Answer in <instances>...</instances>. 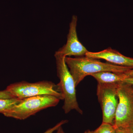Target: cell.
Here are the masks:
<instances>
[{
  "instance_id": "9c48e42d",
  "label": "cell",
  "mask_w": 133,
  "mask_h": 133,
  "mask_svg": "<svg viewBox=\"0 0 133 133\" xmlns=\"http://www.w3.org/2000/svg\"><path fill=\"white\" fill-rule=\"evenodd\" d=\"M123 73L101 72L91 74V76L96 79L98 83H119L122 82L125 79Z\"/></svg>"
},
{
  "instance_id": "ffe728a7",
  "label": "cell",
  "mask_w": 133,
  "mask_h": 133,
  "mask_svg": "<svg viewBox=\"0 0 133 133\" xmlns=\"http://www.w3.org/2000/svg\"><path fill=\"white\" fill-rule=\"evenodd\" d=\"M132 85V88H133V85Z\"/></svg>"
},
{
  "instance_id": "8fae6325",
  "label": "cell",
  "mask_w": 133,
  "mask_h": 133,
  "mask_svg": "<svg viewBox=\"0 0 133 133\" xmlns=\"http://www.w3.org/2000/svg\"><path fill=\"white\" fill-rule=\"evenodd\" d=\"M92 133H116V129L113 125L108 123H103Z\"/></svg>"
},
{
  "instance_id": "3957f363",
  "label": "cell",
  "mask_w": 133,
  "mask_h": 133,
  "mask_svg": "<svg viewBox=\"0 0 133 133\" xmlns=\"http://www.w3.org/2000/svg\"><path fill=\"white\" fill-rule=\"evenodd\" d=\"M60 100L55 96L47 95L26 98L3 115L17 119H25L41 110L56 106Z\"/></svg>"
},
{
  "instance_id": "2e32d148",
  "label": "cell",
  "mask_w": 133,
  "mask_h": 133,
  "mask_svg": "<svg viewBox=\"0 0 133 133\" xmlns=\"http://www.w3.org/2000/svg\"><path fill=\"white\" fill-rule=\"evenodd\" d=\"M124 82L131 84L132 85H133V78H127L124 80Z\"/></svg>"
},
{
  "instance_id": "d6986e66",
  "label": "cell",
  "mask_w": 133,
  "mask_h": 133,
  "mask_svg": "<svg viewBox=\"0 0 133 133\" xmlns=\"http://www.w3.org/2000/svg\"><path fill=\"white\" fill-rule=\"evenodd\" d=\"M84 133H92V131H90V130H87Z\"/></svg>"
},
{
  "instance_id": "52a82bcc",
  "label": "cell",
  "mask_w": 133,
  "mask_h": 133,
  "mask_svg": "<svg viewBox=\"0 0 133 133\" xmlns=\"http://www.w3.org/2000/svg\"><path fill=\"white\" fill-rule=\"evenodd\" d=\"M77 17L73 15L70 23L69 32L66 44L56 51L55 54L64 56L76 57L85 56L88 52L86 48L79 42L77 32Z\"/></svg>"
},
{
  "instance_id": "5bb4252c",
  "label": "cell",
  "mask_w": 133,
  "mask_h": 133,
  "mask_svg": "<svg viewBox=\"0 0 133 133\" xmlns=\"http://www.w3.org/2000/svg\"><path fill=\"white\" fill-rule=\"evenodd\" d=\"M125 79L127 78H133V69L123 73Z\"/></svg>"
},
{
  "instance_id": "277c9868",
  "label": "cell",
  "mask_w": 133,
  "mask_h": 133,
  "mask_svg": "<svg viewBox=\"0 0 133 133\" xmlns=\"http://www.w3.org/2000/svg\"><path fill=\"white\" fill-rule=\"evenodd\" d=\"M6 89L14 97L19 99L47 95L63 99L57 85L51 81H43L34 83L22 81L11 84Z\"/></svg>"
},
{
  "instance_id": "8992f818",
  "label": "cell",
  "mask_w": 133,
  "mask_h": 133,
  "mask_svg": "<svg viewBox=\"0 0 133 133\" xmlns=\"http://www.w3.org/2000/svg\"><path fill=\"white\" fill-rule=\"evenodd\" d=\"M118 83H98L97 86V96L102 111V122L113 125L119 102Z\"/></svg>"
},
{
  "instance_id": "e0dca14e",
  "label": "cell",
  "mask_w": 133,
  "mask_h": 133,
  "mask_svg": "<svg viewBox=\"0 0 133 133\" xmlns=\"http://www.w3.org/2000/svg\"><path fill=\"white\" fill-rule=\"evenodd\" d=\"M116 133H127L124 129L122 128H120L116 129Z\"/></svg>"
},
{
  "instance_id": "9a60e30c",
  "label": "cell",
  "mask_w": 133,
  "mask_h": 133,
  "mask_svg": "<svg viewBox=\"0 0 133 133\" xmlns=\"http://www.w3.org/2000/svg\"><path fill=\"white\" fill-rule=\"evenodd\" d=\"M127 133H133V124L125 128H122Z\"/></svg>"
},
{
  "instance_id": "5b68a950",
  "label": "cell",
  "mask_w": 133,
  "mask_h": 133,
  "mask_svg": "<svg viewBox=\"0 0 133 133\" xmlns=\"http://www.w3.org/2000/svg\"><path fill=\"white\" fill-rule=\"evenodd\" d=\"M117 91L119 102L114 125L116 129L133 124L132 85L122 81L118 83Z\"/></svg>"
},
{
  "instance_id": "ba28073f",
  "label": "cell",
  "mask_w": 133,
  "mask_h": 133,
  "mask_svg": "<svg viewBox=\"0 0 133 133\" xmlns=\"http://www.w3.org/2000/svg\"><path fill=\"white\" fill-rule=\"evenodd\" d=\"M85 56L95 59H105L108 63L115 65L133 69V58L124 56L119 51L111 48L99 52L88 51Z\"/></svg>"
},
{
  "instance_id": "7c38bea8",
  "label": "cell",
  "mask_w": 133,
  "mask_h": 133,
  "mask_svg": "<svg viewBox=\"0 0 133 133\" xmlns=\"http://www.w3.org/2000/svg\"><path fill=\"white\" fill-rule=\"evenodd\" d=\"M68 122V121L66 120L62 121L57 124L53 127L49 129L47 131H45L43 133H52L55 131H57L60 127H62L64 124H65Z\"/></svg>"
},
{
  "instance_id": "7a4b0ae2",
  "label": "cell",
  "mask_w": 133,
  "mask_h": 133,
  "mask_svg": "<svg viewBox=\"0 0 133 133\" xmlns=\"http://www.w3.org/2000/svg\"><path fill=\"white\" fill-rule=\"evenodd\" d=\"M55 56L57 76L59 79L57 85L64 100L63 109L65 114L75 110L83 114V111L79 107L77 101L75 82L65 63V57L56 54Z\"/></svg>"
},
{
  "instance_id": "30bf717a",
  "label": "cell",
  "mask_w": 133,
  "mask_h": 133,
  "mask_svg": "<svg viewBox=\"0 0 133 133\" xmlns=\"http://www.w3.org/2000/svg\"><path fill=\"white\" fill-rule=\"evenodd\" d=\"M22 99L16 98L0 99V113L3 114L6 112L9 111L21 102Z\"/></svg>"
},
{
  "instance_id": "ac0fdd59",
  "label": "cell",
  "mask_w": 133,
  "mask_h": 133,
  "mask_svg": "<svg viewBox=\"0 0 133 133\" xmlns=\"http://www.w3.org/2000/svg\"><path fill=\"white\" fill-rule=\"evenodd\" d=\"M56 133H65L64 131L63 130L62 127H60L57 130Z\"/></svg>"
},
{
  "instance_id": "4fadbf2b",
  "label": "cell",
  "mask_w": 133,
  "mask_h": 133,
  "mask_svg": "<svg viewBox=\"0 0 133 133\" xmlns=\"http://www.w3.org/2000/svg\"><path fill=\"white\" fill-rule=\"evenodd\" d=\"M15 98L6 89L0 91V99H10Z\"/></svg>"
},
{
  "instance_id": "6da1fadb",
  "label": "cell",
  "mask_w": 133,
  "mask_h": 133,
  "mask_svg": "<svg viewBox=\"0 0 133 133\" xmlns=\"http://www.w3.org/2000/svg\"><path fill=\"white\" fill-rule=\"evenodd\" d=\"M65 60L74 79L76 87L86 76L92 74L105 71L123 73L132 69L109 63H103L98 59L86 56L75 58L66 57Z\"/></svg>"
}]
</instances>
